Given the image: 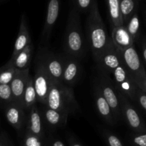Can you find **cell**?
Masks as SVG:
<instances>
[{"mask_svg": "<svg viewBox=\"0 0 146 146\" xmlns=\"http://www.w3.org/2000/svg\"><path fill=\"white\" fill-rule=\"evenodd\" d=\"M96 84L99 87L103 96L112 108L117 122L121 121L122 119V114L119 96L113 81L109 76V74L100 71L99 75L96 80Z\"/></svg>", "mask_w": 146, "mask_h": 146, "instance_id": "4", "label": "cell"}, {"mask_svg": "<svg viewBox=\"0 0 146 146\" xmlns=\"http://www.w3.org/2000/svg\"><path fill=\"white\" fill-rule=\"evenodd\" d=\"M69 145L70 146H82L79 142L74 139V138H71L69 139Z\"/></svg>", "mask_w": 146, "mask_h": 146, "instance_id": "35", "label": "cell"}, {"mask_svg": "<svg viewBox=\"0 0 146 146\" xmlns=\"http://www.w3.org/2000/svg\"><path fill=\"white\" fill-rule=\"evenodd\" d=\"M138 0H120L121 11L124 24L136 11H138Z\"/></svg>", "mask_w": 146, "mask_h": 146, "instance_id": "23", "label": "cell"}, {"mask_svg": "<svg viewBox=\"0 0 146 146\" xmlns=\"http://www.w3.org/2000/svg\"><path fill=\"white\" fill-rule=\"evenodd\" d=\"M95 61L100 71L108 74H112L117 67L123 64L121 54L113 44L111 38L108 45Z\"/></svg>", "mask_w": 146, "mask_h": 146, "instance_id": "9", "label": "cell"}, {"mask_svg": "<svg viewBox=\"0 0 146 146\" xmlns=\"http://www.w3.org/2000/svg\"><path fill=\"white\" fill-rule=\"evenodd\" d=\"M94 97L96 108L98 115L108 125H115L117 121L114 116L113 111L103 96L99 87L96 83L94 85Z\"/></svg>", "mask_w": 146, "mask_h": 146, "instance_id": "13", "label": "cell"}, {"mask_svg": "<svg viewBox=\"0 0 146 146\" xmlns=\"http://www.w3.org/2000/svg\"><path fill=\"white\" fill-rule=\"evenodd\" d=\"M24 143V146H42V138L26 131Z\"/></svg>", "mask_w": 146, "mask_h": 146, "instance_id": "28", "label": "cell"}, {"mask_svg": "<svg viewBox=\"0 0 146 146\" xmlns=\"http://www.w3.org/2000/svg\"><path fill=\"white\" fill-rule=\"evenodd\" d=\"M0 71H1V68H0Z\"/></svg>", "mask_w": 146, "mask_h": 146, "instance_id": "38", "label": "cell"}, {"mask_svg": "<svg viewBox=\"0 0 146 146\" xmlns=\"http://www.w3.org/2000/svg\"><path fill=\"white\" fill-rule=\"evenodd\" d=\"M48 146H65L64 143L56 138H49L47 141Z\"/></svg>", "mask_w": 146, "mask_h": 146, "instance_id": "32", "label": "cell"}, {"mask_svg": "<svg viewBox=\"0 0 146 146\" xmlns=\"http://www.w3.org/2000/svg\"><path fill=\"white\" fill-rule=\"evenodd\" d=\"M31 42V36H30L28 24H27V18H26L25 15H22L21 18L18 35H17L15 44H14L11 57L15 56L19 52L24 49Z\"/></svg>", "mask_w": 146, "mask_h": 146, "instance_id": "19", "label": "cell"}, {"mask_svg": "<svg viewBox=\"0 0 146 146\" xmlns=\"http://www.w3.org/2000/svg\"><path fill=\"white\" fill-rule=\"evenodd\" d=\"M131 142L133 146H146V132L135 133L131 136Z\"/></svg>", "mask_w": 146, "mask_h": 146, "instance_id": "30", "label": "cell"}, {"mask_svg": "<svg viewBox=\"0 0 146 146\" xmlns=\"http://www.w3.org/2000/svg\"><path fill=\"white\" fill-rule=\"evenodd\" d=\"M36 59L44 67L53 81L62 82L64 59L61 56H58L45 48L38 50Z\"/></svg>", "mask_w": 146, "mask_h": 146, "instance_id": "5", "label": "cell"}, {"mask_svg": "<svg viewBox=\"0 0 146 146\" xmlns=\"http://www.w3.org/2000/svg\"><path fill=\"white\" fill-rule=\"evenodd\" d=\"M134 101H135L146 113V94L139 88L137 90Z\"/></svg>", "mask_w": 146, "mask_h": 146, "instance_id": "31", "label": "cell"}, {"mask_svg": "<svg viewBox=\"0 0 146 146\" xmlns=\"http://www.w3.org/2000/svg\"><path fill=\"white\" fill-rule=\"evenodd\" d=\"M112 74L113 81L117 91L128 97L130 100L135 101L138 87L125 66L122 64L114 70Z\"/></svg>", "mask_w": 146, "mask_h": 146, "instance_id": "7", "label": "cell"}, {"mask_svg": "<svg viewBox=\"0 0 146 146\" xmlns=\"http://www.w3.org/2000/svg\"><path fill=\"white\" fill-rule=\"evenodd\" d=\"M14 101L10 84H0V105L6 106Z\"/></svg>", "mask_w": 146, "mask_h": 146, "instance_id": "26", "label": "cell"}, {"mask_svg": "<svg viewBox=\"0 0 146 146\" xmlns=\"http://www.w3.org/2000/svg\"><path fill=\"white\" fill-rule=\"evenodd\" d=\"M20 70L17 69L11 61H9L5 65L1 67L0 71V84H10Z\"/></svg>", "mask_w": 146, "mask_h": 146, "instance_id": "24", "label": "cell"}, {"mask_svg": "<svg viewBox=\"0 0 146 146\" xmlns=\"http://www.w3.org/2000/svg\"><path fill=\"white\" fill-rule=\"evenodd\" d=\"M86 38L94 60L105 50L111 40L100 14L97 1L94 2L87 17Z\"/></svg>", "mask_w": 146, "mask_h": 146, "instance_id": "1", "label": "cell"}, {"mask_svg": "<svg viewBox=\"0 0 146 146\" xmlns=\"http://www.w3.org/2000/svg\"><path fill=\"white\" fill-rule=\"evenodd\" d=\"M60 0H48L47 11L41 32V41L48 42L51 35L53 27L56 21L59 13Z\"/></svg>", "mask_w": 146, "mask_h": 146, "instance_id": "14", "label": "cell"}, {"mask_svg": "<svg viewBox=\"0 0 146 146\" xmlns=\"http://www.w3.org/2000/svg\"><path fill=\"white\" fill-rule=\"evenodd\" d=\"M111 40L118 50H123L134 45L133 38L127 30L125 24L112 27Z\"/></svg>", "mask_w": 146, "mask_h": 146, "instance_id": "18", "label": "cell"}, {"mask_svg": "<svg viewBox=\"0 0 146 146\" xmlns=\"http://www.w3.org/2000/svg\"><path fill=\"white\" fill-rule=\"evenodd\" d=\"M37 101V95L36 92L35 87H34V77L30 76L27 85L26 86L25 91L24 92L21 104L27 112L33 106L36 105Z\"/></svg>", "mask_w": 146, "mask_h": 146, "instance_id": "22", "label": "cell"}, {"mask_svg": "<svg viewBox=\"0 0 146 146\" xmlns=\"http://www.w3.org/2000/svg\"><path fill=\"white\" fill-rule=\"evenodd\" d=\"M52 78L41 63L35 59L34 83L37 95V101L46 105L48 93L52 84Z\"/></svg>", "mask_w": 146, "mask_h": 146, "instance_id": "8", "label": "cell"}, {"mask_svg": "<svg viewBox=\"0 0 146 146\" xmlns=\"http://www.w3.org/2000/svg\"><path fill=\"white\" fill-rule=\"evenodd\" d=\"M42 114L36 105L33 106L27 112L26 127L27 131L41 138H44V129L43 126Z\"/></svg>", "mask_w": 146, "mask_h": 146, "instance_id": "15", "label": "cell"}, {"mask_svg": "<svg viewBox=\"0 0 146 146\" xmlns=\"http://www.w3.org/2000/svg\"><path fill=\"white\" fill-rule=\"evenodd\" d=\"M103 136L108 146H123L121 139L111 131L104 130L103 131Z\"/></svg>", "mask_w": 146, "mask_h": 146, "instance_id": "29", "label": "cell"}, {"mask_svg": "<svg viewBox=\"0 0 146 146\" xmlns=\"http://www.w3.org/2000/svg\"><path fill=\"white\" fill-rule=\"evenodd\" d=\"M118 51L122 58L123 64L134 80L145 76L146 70L134 45Z\"/></svg>", "mask_w": 146, "mask_h": 146, "instance_id": "10", "label": "cell"}, {"mask_svg": "<svg viewBox=\"0 0 146 146\" xmlns=\"http://www.w3.org/2000/svg\"><path fill=\"white\" fill-rule=\"evenodd\" d=\"M45 106L69 115L80 111L73 87L68 86L61 81H52Z\"/></svg>", "mask_w": 146, "mask_h": 146, "instance_id": "3", "label": "cell"}, {"mask_svg": "<svg viewBox=\"0 0 146 146\" xmlns=\"http://www.w3.org/2000/svg\"><path fill=\"white\" fill-rule=\"evenodd\" d=\"M121 102L122 119L124 120L134 133L146 132V124L140 115L135 107L132 105L130 99L125 95L118 91Z\"/></svg>", "mask_w": 146, "mask_h": 146, "instance_id": "6", "label": "cell"}, {"mask_svg": "<svg viewBox=\"0 0 146 146\" xmlns=\"http://www.w3.org/2000/svg\"><path fill=\"white\" fill-rule=\"evenodd\" d=\"M127 30L131 34L132 38H133L134 41H138L140 36V29H141V21H140L139 16H138V11L135 13L131 18L128 19L125 24Z\"/></svg>", "mask_w": 146, "mask_h": 146, "instance_id": "25", "label": "cell"}, {"mask_svg": "<svg viewBox=\"0 0 146 146\" xmlns=\"http://www.w3.org/2000/svg\"><path fill=\"white\" fill-rule=\"evenodd\" d=\"M97 0H72L74 8L80 13H88Z\"/></svg>", "mask_w": 146, "mask_h": 146, "instance_id": "27", "label": "cell"}, {"mask_svg": "<svg viewBox=\"0 0 146 146\" xmlns=\"http://www.w3.org/2000/svg\"><path fill=\"white\" fill-rule=\"evenodd\" d=\"M145 23H146V12H145Z\"/></svg>", "mask_w": 146, "mask_h": 146, "instance_id": "37", "label": "cell"}, {"mask_svg": "<svg viewBox=\"0 0 146 146\" xmlns=\"http://www.w3.org/2000/svg\"><path fill=\"white\" fill-rule=\"evenodd\" d=\"M108 7V16L111 27H115L124 24L121 11L120 0H106Z\"/></svg>", "mask_w": 146, "mask_h": 146, "instance_id": "21", "label": "cell"}, {"mask_svg": "<svg viewBox=\"0 0 146 146\" xmlns=\"http://www.w3.org/2000/svg\"><path fill=\"white\" fill-rule=\"evenodd\" d=\"M62 82L70 87H74L79 79L81 74V65L80 59L74 56L64 54Z\"/></svg>", "mask_w": 146, "mask_h": 146, "instance_id": "11", "label": "cell"}, {"mask_svg": "<svg viewBox=\"0 0 146 146\" xmlns=\"http://www.w3.org/2000/svg\"><path fill=\"white\" fill-rule=\"evenodd\" d=\"M0 146H9V144L8 143V141L2 135L0 137Z\"/></svg>", "mask_w": 146, "mask_h": 146, "instance_id": "36", "label": "cell"}, {"mask_svg": "<svg viewBox=\"0 0 146 146\" xmlns=\"http://www.w3.org/2000/svg\"><path fill=\"white\" fill-rule=\"evenodd\" d=\"M34 49V44L31 41L24 49L19 52L15 56L11 57L9 61H11V64L17 69L20 70V71L29 68Z\"/></svg>", "mask_w": 146, "mask_h": 146, "instance_id": "20", "label": "cell"}, {"mask_svg": "<svg viewBox=\"0 0 146 146\" xmlns=\"http://www.w3.org/2000/svg\"><path fill=\"white\" fill-rule=\"evenodd\" d=\"M41 114L46 123L52 128H62L65 126L69 116L66 113L53 109L45 105Z\"/></svg>", "mask_w": 146, "mask_h": 146, "instance_id": "16", "label": "cell"}, {"mask_svg": "<svg viewBox=\"0 0 146 146\" xmlns=\"http://www.w3.org/2000/svg\"><path fill=\"white\" fill-rule=\"evenodd\" d=\"M134 81H135V84H137L138 88L142 90L143 91H144L146 94V76L143 78L135 79Z\"/></svg>", "mask_w": 146, "mask_h": 146, "instance_id": "33", "label": "cell"}, {"mask_svg": "<svg viewBox=\"0 0 146 146\" xmlns=\"http://www.w3.org/2000/svg\"><path fill=\"white\" fill-rule=\"evenodd\" d=\"M29 68L19 71L10 83L14 101L21 104L24 92L29 79ZM22 105V104H21Z\"/></svg>", "mask_w": 146, "mask_h": 146, "instance_id": "17", "label": "cell"}, {"mask_svg": "<svg viewBox=\"0 0 146 146\" xmlns=\"http://www.w3.org/2000/svg\"><path fill=\"white\" fill-rule=\"evenodd\" d=\"M5 116L9 123L17 131H20L26 125L27 112L21 104L11 101L4 106Z\"/></svg>", "mask_w": 146, "mask_h": 146, "instance_id": "12", "label": "cell"}, {"mask_svg": "<svg viewBox=\"0 0 146 146\" xmlns=\"http://www.w3.org/2000/svg\"><path fill=\"white\" fill-rule=\"evenodd\" d=\"M141 46L143 58L144 61L146 64V36H143L141 38Z\"/></svg>", "mask_w": 146, "mask_h": 146, "instance_id": "34", "label": "cell"}, {"mask_svg": "<svg viewBox=\"0 0 146 146\" xmlns=\"http://www.w3.org/2000/svg\"><path fill=\"white\" fill-rule=\"evenodd\" d=\"M64 51L67 55L79 59L85 55L86 42L81 27L80 12L72 8L67 20L64 41Z\"/></svg>", "mask_w": 146, "mask_h": 146, "instance_id": "2", "label": "cell"}]
</instances>
